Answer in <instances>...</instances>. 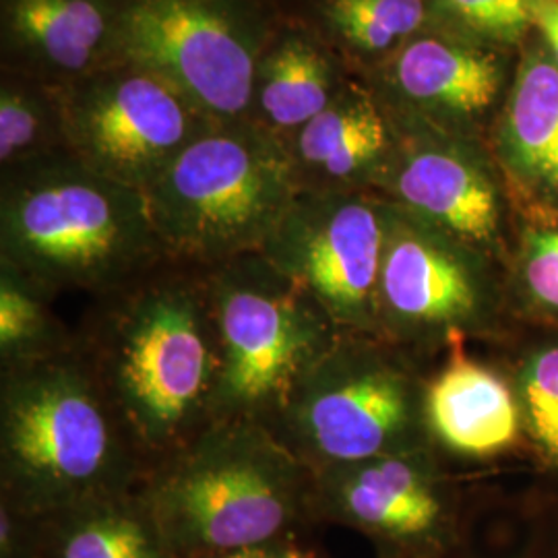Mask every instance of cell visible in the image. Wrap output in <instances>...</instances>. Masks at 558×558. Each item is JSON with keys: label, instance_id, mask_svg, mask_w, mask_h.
I'll use <instances>...</instances> for the list:
<instances>
[{"label": "cell", "instance_id": "1", "mask_svg": "<svg viewBox=\"0 0 558 558\" xmlns=\"http://www.w3.org/2000/svg\"><path fill=\"white\" fill-rule=\"evenodd\" d=\"M92 300L77 343L151 470L214 422L220 338L207 274L163 259Z\"/></svg>", "mask_w": 558, "mask_h": 558}, {"label": "cell", "instance_id": "2", "mask_svg": "<svg viewBox=\"0 0 558 558\" xmlns=\"http://www.w3.org/2000/svg\"><path fill=\"white\" fill-rule=\"evenodd\" d=\"M147 470L80 343L0 371V502L38 518L135 490Z\"/></svg>", "mask_w": 558, "mask_h": 558}, {"label": "cell", "instance_id": "3", "mask_svg": "<svg viewBox=\"0 0 558 558\" xmlns=\"http://www.w3.org/2000/svg\"><path fill=\"white\" fill-rule=\"evenodd\" d=\"M163 259L145 193L71 151L0 174V260L57 296L96 299Z\"/></svg>", "mask_w": 558, "mask_h": 558}, {"label": "cell", "instance_id": "4", "mask_svg": "<svg viewBox=\"0 0 558 558\" xmlns=\"http://www.w3.org/2000/svg\"><path fill=\"white\" fill-rule=\"evenodd\" d=\"M313 472L259 422L216 420L137 486L177 558H211L308 523Z\"/></svg>", "mask_w": 558, "mask_h": 558}, {"label": "cell", "instance_id": "5", "mask_svg": "<svg viewBox=\"0 0 558 558\" xmlns=\"http://www.w3.org/2000/svg\"><path fill=\"white\" fill-rule=\"evenodd\" d=\"M296 193L286 141L244 119L189 143L145 197L166 257L207 269L259 253Z\"/></svg>", "mask_w": 558, "mask_h": 558}, {"label": "cell", "instance_id": "6", "mask_svg": "<svg viewBox=\"0 0 558 558\" xmlns=\"http://www.w3.org/2000/svg\"><path fill=\"white\" fill-rule=\"evenodd\" d=\"M428 371L377 333L341 331L299 380L269 430L311 472L433 447Z\"/></svg>", "mask_w": 558, "mask_h": 558}, {"label": "cell", "instance_id": "7", "mask_svg": "<svg viewBox=\"0 0 558 558\" xmlns=\"http://www.w3.org/2000/svg\"><path fill=\"white\" fill-rule=\"evenodd\" d=\"M220 338L216 420L271 426L299 380L338 339V325L260 253L207 267Z\"/></svg>", "mask_w": 558, "mask_h": 558}, {"label": "cell", "instance_id": "8", "mask_svg": "<svg viewBox=\"0 0 558 558\" xmlns=\"http://www.w3.org/2000/svg\"><path fill=\"white\" fill-rule=\"evenodd\" d=\"M515 327L499 265L389 201L377 336L430 366L458 341L497 345Z\"/></svg>", "mask_w": 558, "mask_h": 558}, {"label": "cell", "instance_id": "9", "mask_svg": "<svg viewBox=\"0 0 558 558\" xmlns=\"http://www.w3.org/2000/svg\"><path fill=\"white\" fill-rule=\"evenodd\" d=\"M279 20L274 0H126L114 60L154 73L211 120H244Z\"/></svg>", "mask_w": 558, "mask_h": 558}, {"label": "cell", "instance_id": "10", "mask_svg": "<svg viewBox=\"0 0 558 558\" xmlns=\"http://www.w3.org/2000/svg\"><path fill=\"white\" fill-rule=\"evenodd\" d=\"M478 490L435 447L313 472L308 518L356 530L377 557L453 558Z\"/></svg>", "mask_w": 558, "mask_h": 558}, {"label": "cell", "instance_id": "11", "mask_svg": "<svg viewBox=\"0 0 558 558\" xmlns=\"http://www.w3.org/2000/svg\"><path fill=\"white\" fill-rule=\"evenodd\" d=\"M59 94L69 151L143 193L218 122L166 81L122 60L59 85Z\"/></svg>", "mask_w": 558, "mask_h": 558}, {"label": "cell", "instance_id": "12", "mask_svg": "<svg viewBox=\"0 0 558 558\" xmlns=\"http://www.w3.org/2000/svg\"><path fill=\"white\" fill-rule=\"evenodd\" d=\"M389 199L299 191L260 255L319 302L339 331L377 333Z\"/></svg>", "mask_w": 558, "mask_h": 558}, {"label": "cell", "instance_id": "13", "mask_svg": "<svg viewBox=\"0 0 558 558\" xmlns=\"http://www.w3.org/2000/svg\"><path fill=\"white\" fill-rule=\"evenodd\" d=\"M393 119L398 149L380 195L476 248L502 271L513 207L490 151L474 137L424 120L396 112Z\"/></svg>", "mask_w": 558, "mask_h": 558}, {"label": "cell", "instance_id": "14", "mask_svg": "<svg viewBox=\"0 0 558 558\" xmlns=\"http://www.w3.org/2000/svg\"><path fill=\"white\" fill-rule=\"evenodd\" d=\"M362 80L396 114L476 140V124L499 100L505 69L497 48L433 27Z\"/></svg>", "mask_w": 558, "mask_h": 558}, {"label": "cell", "instance_id": "15", "mask_svg": "<svg viewBox=\"0 0 558 558\" xmlns=\"http://www.w3.org/2000/svg\"><path fill=\"white\" fill-rule=\"evenodd\" d=\"M426 426L433 447L453 468L493 465L523 458L518 393L499 360L453 343L426 379Z\"/></svg>", "mask_w": 558, "mask_h": 558}, {"label": "cell", "instance_id": "16", "mask_svg": "<svg viewBox=\"0 0 558 558\" xmlns=\"http://www.w3.org/2000/svg\"><path fill=\"white\" fill-rule=\"evenodd\" d=\"M286 145L299 191L380 195L396 158L398 126L379 94L354 75Z\"/></svg>", "mask_w": 558, "mask_h": 558}, {"label": "cell", "instance_id": "17", "mask_svg": "<svg viewBox=\"0 0 558 558\" xmlns=\"http://www.w3.org/2000/svg\"><path fill=\"white\" fill-rule=\"evenodd\" d=\"M126 0H0L2 71L64 85L114 60Z\"/></svg>", "mask_w": 558, "mask_h": 558}, {"label": "cell", "instance_id": "18", "mask_svg": "<svg viewBox=\"0 0 558 558\" xmlns=\"http://www.w3.org/2000/svg\"><path fill=\"white\" fill-rule=\"evenodd\" d=\"M488 151L515 216H558V64L542 41L519 62Z\"/></svg>", "mask_w": 558, "mask_h": 558}, {"label": "cell", "instance_id": "19", "mask_svg": "<svg viewBox=\"0 0 558 558\" xmlns=\"http://www.w3.org/2000/svg\"><path fill=\"white\" fill-rule=\"evenodd\" d=\"M352 77L348 64L308 21L281 15L255 66L248 119L290 141Z\"/></svg>", "mask_w": 558, "mask_h": 558}, {"label": "cell", "instance_id": "20", "mask_svg": "<svg viewBox=\"0 0 558 558\" xmlns=\"http://www.w3.org/2000/svg\"><path fill=\"white\" fill-rule=\"evenodd\" d=\"M25 558H177L137 488L27 518Z\"/></svg>", "mask_w": 558, "mask_h": 558}, {"label": "cell", "instance_id": "21", "mask_svg": "<svg viewBox=\"0 0 558 558\" xmlns=\"http://www.w3.org/2000/svg\"><path fill=\"white\" fill-rule=\"evenodd\" d=\"M348 69L366 77L437 27L428 0H308L306 17Z\"/></svg>", "mask_w": 558, "mask_h": 558}, {"label": "cell", "instance_id": "22", "mask_svg": "<svg viewBox=\"0 0 558 558\" xmlns=\"http://www.w3.org/2000/svg\"><path fill=\"white\" fill-rule=\"evenodd\" d=\"M493 348L518 393L523 458L539 480L558 484V329L518 325Z\"/></svg>", "mask_w": 558, "mask_h": 558}, {"label": "cell", "instance_id": "23", "mask_svg": "<svg viewBox=\"0 0 558 558\" xmlns=\"http://www.w3.org/2000/svg\"><path fill=\"white\" fill-rule=\"evenodd\" d=\"M453 558H558V484L538 480L513 495L478 490Z\"/></svg>", "mask_w": 558, "mask_h": 558}, {"label": "cell", "instance_id": "24", "mask_svg": "<svg viewBox=\"0 0 558 558\" xmlns=\"http://www.w3.org/2000/svg\"><path fill=\"white\" fill-rule=\"evenodd\" d=\"M54 292L15 265L0 260V371L59 356L77 331L54 311Z\"/></svg>", "mask_w": 558, "mask_h": 558}, {"label": "cell", "instance_id": "25", "mask_svg": "<svg viewBox=\"0 0 558 558\" xmlns=\"http://www.w3.org/2000/svg\"><path fill=\"white\" fill-rule=\"evenodd\" d=\"M502 269L509 315L521 327L558 329V216H515Z\"/></svg>", "mask_w": 558, "mask_h": 558}, {"label": "cell", "instance_id": "26", "mask_svg": "<svg viewBox=\"0 0 558 558\" xmlns=\"http://www.w3.org/2000/svg\"><path fill=\"white\" fill-rule=\"evenodd\" d=\"M69 151L59 85L4 73L0 77V174Z\"/></svg>", "mask_w": 558, "mask_h": 558}, {"label": "cell", "instance_id": "27", "mask_svg": "<svg viewBox=\"0 0 558 558\" xmlns=\"http://www.w3.org/2000/svg\"><path fill=\"white\" fill-rule=\"evenodd\" d=\"M435 25L488 48L523 40L534 29L530 0H428Z\"/></svg>", "mask_w": 558, "mask_h": 558}, {"label": "cell", "instance_id": "28", "mask_svg": "<svg viewBox=\"0 0 558 558\" xmlns=\"http://www.w3.org/2000/svg\"><path fill=\"white\" fill-rule=\"evenodd\" d=\"M211 558H325V555L319 548L302 544L294 534H286Z\"/></svg>", "mask_w": 558, "mask_h": 558}, {"label": "cell", "instance_id": "29", "mask_svg": "<svg viewBox=\"0 0 558 558\" xmlns=\"http://www.w3.org/2000/svg\"><path fill=\"white\" fill-rule=\"evenodd\" d=\"M530 9L542 44L558 64V0H530Z\"/></svg>", "mask_w": 558, "mask_h": 558}, {"label": "cell", "instance_id": "30", "mask_svg": "<svg viewBox=\"0 0 558 558\" xmlns=\"http://www.w3.org/2000/svg\"><path fill=\"white\" fill-rule=\"evenodd\" d=\"M379 558H385V557H379Z\"/></svg>", "mask_w": 558, "mask_h": 558}]
</instances>
